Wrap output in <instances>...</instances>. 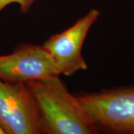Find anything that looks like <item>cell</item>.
I'll return each mask as SVG.
<instances>
[{
    "instance_id": "obj_2",
    "label": "cell",
    "mask_w": 134,
    "mask_h": 134,
    "mask_svg": "<svg viewBox=\"0 0 134 134\" xmlns=\"http://www.w3.org/2000/svg\"><path fill=\"white\" fill-rule=\"evenodd\" d=\"M77 96L99 131L134 134V85Z\"/></svg>"
},
{
    "instance_id": "obj_7",
    "label": "cell",
    "mask_w": 134,
    "mask_h": 134,
    "mask_svg": "<svg viewBox=\"0 0 134 134\" xmlns=\"http://www.w3.org/2000/svg\"><path fill=\"white\" fill-rule=\"evenodd\" d=\"M0 134H5L4 130L2 129V127L1 126H0Z\"/></svg>"
},
{
    "instance_id": "obj_1",
    "label": "cell",
    "mask_w": 134,
    "mask_h": 134,
    "mask_svg": "<svg viewBox=\"0 0 134 134\" xmlns=\"http://www.w3.org/2000/svg\"><path fill=\"white\" fill-rule=\"evenodd\" d=\"M39 107L45 134H97L100 131L60 75L26 83Z\"/></svg>"
},
{
    "instance_id": "obj_4",
    "label": "cell",
    "mask_w": 134,
    "mask_h": 134,
    "mask_svg": "<svg viewBox=\"0 0 134 134\" xmlns=\"http://www.w3.org/2000/svg\"><path fill=\"white\" fill-rule=\"evenodd\" d=\"M100 12L92 8L71 27L51 36L43 47L52 57L60 75L72 76L88 69L82 56V48L90 29L98 19Z\"/></svg>"
},
{
    "instance_id": "obj_3",
    "label": "cell",
    "mask_w": 134,
    "mask_h": 134,
    "mask_svg": "<svg viewBox=\"0 0 134 134\" xmlns=\"http://www.w3.org/2000/svg\"><path fill=\"white\" fill-rule=\"evenodd\" d=\"M0 126L5 134H41L39 107L25 83L0 80Z\"/></svg>"
},
{
    "instance_id": "obj_6",
    "label": "cell",
    "mask_w": 134,
    "mask_h": 134,
    "mask_svg": "<svg viewBox=\"0 0 134 134\" xmlns=\"http://www.w3.org/2000/svg\"><path fill=\"white\" fill-rule=\"evenodd\" d=\"M37 0H0V13L8 6L12 4L19 5V11L22 14H27Z\"/></svg>"
},
{
    "instance_id": "obj_5",
    "label": "cell",
    "mask_w": 134,
    "mask_h": 134,
    "mask_svg": "<svg viewBox=\"0 0 134 134\" xmlns=\"http://www.w3.org/2000/svg\"><path fill=\"white\" fill-rule=\"evenodd\" d=\"M60 75L52 57L43 46L20 44L13 52L0 55V80L28 83Z\"/></svg>"
}]
</instances>
